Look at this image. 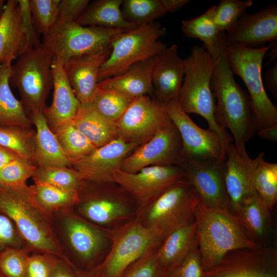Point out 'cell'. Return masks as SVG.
<instances>
[{
    "label": "cell",
    "mask_w": 277,
    "mask_h": 277,
    "mask_svg": "<svg viewBox=\"0 0 277 277\" xmlns=\"http://www.w3.org/2000/svg\"><path fill=\"white\" fill-rule=\"evenodd\" d=\"M20 157H21L15 152L0 145V169Z\"/></svg>",
    "instance_id": "db71d44e"
},
{
    "label": "cell",
    "mask_w": 277,
    "mask_h": 277,
    "mask_svg": "<svg viewBox=\"0 0 277 277\" xmlns=\"http://www.w3.org/2000/svg\"><path fill=\"white\" fill-rule=\"evenodd\" d=\"M196 237L205 271L217 265L229 252L261 247L246 234L228 209L209 207L200 202L194 214Z\"/></svg>",
    "instance_id": "277c9868"
},
{
    "label": "cell",
    "mask_w": 277,
    "mask_h": 277,
    "mask_svg": "<svg viewBox=\"0 0 277 277\" xmlns=\"http://www.w3.org/2000/svg\"><path fill=\"white\" fill-rule=\"evenodd\" d=\"M166 269V277H204L197 242L182 260Z\"/></svg>",
    "instance_id": "bcb514c9"
},
{
    "label": "cell",
    "mask_w": 277,
    "mask_h": 277,
    "mask_svg": "<svg viewBox=\"0 0 277 277\" xmlns=\"http://www.w3.org/2000/svg\"><path fill=\"white\" fill-rule=\"evenodd\" d=\"M215 6L204 13L182 22L181 29L188 37L196 38L203 42V46L214 60L218 56L224 32H219L214 21Z\"/></svg>",
    "instance_id": "1f68e13d"
},
{
    "label": "cell",
    "mask_w": 277,
    "mask_h": 277,
    "mask_svg": "<svg viewBox=\"0 0 277 277\" xmlns=\"http://www.w3.org/2000/svg\"><path fill=\"white\" fill-rule=\"evenodd\" d=\"M73 207L80 216L101 227L113 230L134 220L139 207L134 199L114 182L86 181L78 191Z\"/></svg>",
    "instance_id": "8992f818"
},
{
    "label": "cell",
    "mask_w": 277,
    "mask_h": 277,
    "mask_svg": "<svg viewBox=\"0 0 277 277\" xmlns=\"http://www.w3.org/2000/svg\"><path fill=\"white\" fill-rule=\"evenodd\" d=\"M225 159L206 161L183 159L180 166L198 194L200 202L214 209H229L224 183Z\"/></svg>",
    "instance_id": "ac0fdd59"
},
{
    "label": "cell",
    "mask_w": 277,
    "mask_h": 277,
    "mask_svg": "<svg viewBox=\"0 0 277 277\" xmlns=\"http://www.w3.org/2000/svg\"><path fill=\"white\" fill-rule=\"evenodd\" d=\"M11 63H0V125L31 128L30 119L10 87Z\"/></svg>",
    "instance_id": "4dcf8cb0"
},
{
    "label": "cell",
    "mask_w": 277,
    "mask_h": 277,
    "mask_svg": "<svg viewBox=\"0 0 277 277\" xmlns=\"http://www.w3.org/2000/svg\"><path fill=\"white\" fill-rule=\"evenodd\" d=\"M89 4V0H62L59 6V21L75 22Z\"/></svg>",
    "instance_id": "681fc988"
},
{
    "label": "cell",
    "mask_w": 277,
    "mask_h": 277,
    "mask_svg": "<svg viewBox=\"0 0 277 277\" xmlns=\"http://www.w3.org/2000/svg\"><path fill=\"white\" fill-rule=\"evenodd\" d=\"M76 273L77 277H94L90 271L76 269Z\"/></svg>",
    "instance_id": "9f6ffc18"
},
{
    "label": "cell",
    "mask_w": 277,
    "mask_h": 277,
    "mask_svg": "<svg viewBox=\"0 0 277 277\" xmlns=\"http://www.w3.org/2000/svg\"><path fill=\"white\" fill-rule=\"evenodd\" d=\"M184 61L185 74L177 101L187 114H196L206 120L208 129L217 134L226 150L233 138L215 118V101L211 87L214 60L203 46L195 45Z\"/></svg>",
    "instance_id": "5b68a950"
},
{
    "label": "cell",
    "mask_w": 277,
    "mask_h": 277,
    "mask_svg": "<svg viewBox=\"0 0 277 277\" xmlns=\"http://www.w3.org/2000/svg\"><path fill=\"white\" fill-rule=\"evenodd\" d=\"M172 123L178 130L182 142L180 155L189 161L225 159V151L217 134L197 126L184 112L177 100L163 105Z\"/></svg>",
    "instance_id": "4fadbf2b"
},
{
    "label": "cell",
    "mask_w": 277,
    "mask_h": 277,
    "mask_svg": "<svg viewBox=\"0 0 277 277\" xmlns=\"http://www.w3.org/2000/svg\"><path fill=\"white\" fill-rule=\"evenodd\" d=\"M27 246L14 223L0 212V253L8 248Z\"/></svg>",
    "instance_id": "c3c4849f"
},
{
    "label": "cell",
    "mask_w": 277,
    "mask_h": 277,
    "mask_svg": "<svg viewBox=\"0 0 277 277\" xmlns=\"http://www.w3.org/2000/svg\"><path fill=\"white\" fill-rule=\"evenodd\" d=\"M35 130L31 128L0 125V145L34 164Z\"/></svg>",
    "instance_id": "e575fe53"
},
{
    "label": "cell",
    "mask_w": 277,
    "mask_h": 277,
    "mask_svg": "<svg viewBox=\"0 0 277 277\" xmlns=\"http://www.w3.org/2000/svg\"><path fill=\"white\" fill-rule=\"evenodd\" d=\"M53 98L51 105L43 111L49 126L52 129L71 122L81 106L66 76L62 62L53 58Z\"/></svg>",
    "instance_id": "d4e9b609"
},
{
    "label": "cell",
    "mask_w": 277,
    "mask_h": 277,
    "mask_svg": "<svg viewBox=\"0 0 277 277\" xmlns=\"http://www.w3.org/2000/svg\"><path fill=\"white\" fill-rule=\"evenodd\" d=\"M37 167L23 158H19L0 169V187L16 188L27 185Z\"/></svg>",
    "instance_id": "ee69618b"
},
{
    "label": "cell",
    "mask_w": 277,
    "mask_h": 277,
    "mask_svg": "<svg viewBox=\"0 0 277 277\" xmlns=\"http://www.w3.org/2000/svg\"><path fill=\"white\" fill-rule=\"evenodd\" d=\"M170 122L162 104L143 95L134 100L115 122L117 137L140 145Z\"/></svg>",
    "instance_id": "5bb4252c"
},
{
    "label": "cell",
    "mask_w": 277,
    "mask_h": 277,
    "mask_svg": "<svg viewBox=\"0 0 277 277\" xmlns=\"http://www.w3.org/2000/svg\"><path fill=\"white\" fill-rule=\"evenodd\" d=\"M181 138L178 130L171 121L145 143L138 146L122 161L120 169L135 173L154 165H179L183 160L180 155Z\"/></svg>",
    "instance_id": "e0dca14e"
},
{
    "label": "cell",
    "mask_w": 277,
    "mask_h": 277,
    "mask_svg": "<svg viewBox=\"0 0 277 277\" xmlns=\"http://www.w3.org/2000/svg\"><path fill=\"white\" fill-rule=\"evenodd\" d=\"M223 32L220 52L214 60L211 87L215 99L218 125L229 130L233 143L240 151L257 131L255 116L248 93L236 82L229 66Z\"/></svg>",
    "instance_id": "6da1fadb"
},
{
    "label": "cell",
    "mask_w": 277,
    "mask_h": 277,
    "mask_svg": "<svg viewBox=\"0 0 277 277\" xmlns=\"http://www.w3.org/2000/svg\"><path fill=\"white\" fill-rule=\"evenodd\" d=\"M35 127L34 164L37 167H70L71 161L49 126L43 111L29 117Z\"/></svg>",
    "instance_id": "83f0119b"
},
{
    "label": "cell",
    "mask_w": 277,
    "mask_h": 277,
    "mask_svg": "<svg viewBox=\"0 0 277 277\" xmlns=\"http://www.w3.org/2000/svg\"><path fill=\"white\" fill-rule=\"evenodd\" d=\"M58 258L48 253H31L28 260L25 277H51Z\"/></svg>",
    "instance_id": "7dc6e473"
},
{
    "label": "cell",
    "mask_w": 277,
    "mask_h": 277,
    "mask_svg": "<svg viewBox=\"0 0 277 277\" xmlns=\"http://www.w3.org/2000/svg\"><path fill=\"white\" fill-rule=\"evenodd\" d=\"M271 211L255 191L233 214L247 236L258 246L275 245Z\"/></svg>",
    "instance_id": "cb8c5ba5"
},
{
    "label": "cell",
    "mask_w": 277,
    "mask_h": 277,
    "mask_svg": "<svg viewBox=\"0 0 277 277\" xmlns=\"http://www.w3.org/2000/svg\"><path fill=\"white\" fill-rule=\"evenodd\" d=\"M161 244L148 249L127 268L121 277H166V269L160 263L158 257Z\"/></svg>",
    "instance_id": "b9f144b4"
},
{
    "label": "cell",
    "mask_w": 277,
    "mask_h": 277,
    "mask_svg": "<svg viewBox=\"0 0 277 277\" xmlns=\"http://www.w3.org/2000/svg\"><path fill=\"white\" fill-rule=\"evenodd\" d=\"M5 5L6 4L5 1L0 0V19L3 14Z\"/></svg>",
    "instance_id": "6f0895ef"
},
{
    "label": "cell",
    "mask_w": 277,
    "mask_h": 277,
    "mask_svg": "<svg viewBox=\"0 0 277 277\" xmlns=\"http://www.w3.org/2000/svg\"><path fill=\"white\" fill-rule=\"evenodd\" d=\"M61 0H30L29 7L35 30L44 35L55 26L59 17Z\"/></svg>",
    "instance_id": "60d3db41"
},
{
    "label": "cell",
    "mask_w": 277,
    "mask_h": 277,
    "mask_svg": "<svg viewBox=\"0 0 277 277\" xmlns=\"http://www.w3.org/2000/svg\"><path fill=\"white\" fill-rule=\"evenodd\" d=\"M133 101L115 91L96 86L90 105L101 115L115 123Z\"/></svg>",
    "instance_id": "f35d334b"
},
{
    "label": "cell",
    "mask_w": 277,
    "mask_h": 277,
    "mask_svg": "<svg viewBox=\"0 0 277 277\" xmlns=\"http://www.w3.org/2000/svg\"><path fill=\"white\" fill-rule=\"evenodd\" d=\"M51 129L71 163L89 155L96 148L74 127L71 121Z\"/></svg>",
    "instance_id": "d590c367"
},
{
    "label": "cell",
    "mask_w": 277,
    "mask_h": 277,
    "mask_svg": "<svg viewBox=\"0 0 277 277\" xmlns=\"http://www.w3.org/2000/svg\"><path fill=\"white\" fill-rule=\"evenodd\" d=\"M125 31L58 20L53 28L44 35L41 46L63 64L70 58L108 49L114 37Z\"/></svg>",
    "instance_id": "8fae6325"
},
{
    "label": "cell",
    "mask_w": 277,
    "mask_h": 277,
    "mask_svg": "<svg viewBox=\"0 0 277 277\" xmlns=\"http://www.w3.org/2000/svg\"><path fill=\"white\" fill-rule=\"evenodd\" d=\"M227 47L257 48L277 43V3L243 14L225 33Z\"/></svg>",
    "instance_id": "d6986e66"
},
{
    "label": "cell",
    "mask_w": 277,
    "mask_h": 277,
    "mask_svg": "<svg viewBox=\"0 0 277 277\" xmlns=\"http://www.w3.org/2000/svg\"><path fill=\"white\" fill-rule=\"evenodd\" d=\"M174 44L157 56L152 72L153 93L163 105L177 100L185 74V61Z\"/></svg>",
    "instance_id": "7402d4cb"
},
{
    "label": "cell",
    "mask_w": 277,
    "mask_h": 277,
    "mask_svg": "<svg viewBox=\"0 0 277 277\" xmlns=\"http://www.w3.org/2000/svg\"><path fill=\"white\" fill-rule=\"evenodd\" d=\"M257 133L259 136L263 139L271 141H276L277 127L258 131Z\"/></svg>",
    "instance_id": "11a10c76"
},
{
    "label": "cell",
    "mask_w": 277,
    "mask_h": 277,
    "mask_svg": "<svg viewBox=\"0 0 277 277\" xmlns=\"http://www.w3.org/2000/svg\"><path fill=\"white\" fill-rule=\"evenodd\" d=\"M254 191L271 211L277 201V164L263 159L258 165L253 179Z\"/></svg>",
    "instance_id": "74e56055"
},
{
    "label": "cell",
    "mask_w": 277,
    "mask_h": 277,
    "mask_svg": "<svg viewBox=\"0 0 277 277\" xmlns=\"http://www.w3.org/2000/svg\"><path fill=\"white\" fill-rule=\"evenodd\" d=\"M138 146L116 137L96 148L89 155L73 162L70 167L80 173L86 181L113 182V176L120 169L123 160Z\"/></svg>",
    "instance_id": "44dd1931"
},
{
    "label": "cell",
    "mask_w": 277,
    "mask_h": 277,
    "mask_svg": "<svg viewBox=\"0 0 277 277\" xmlns=\"http://www.w3.org/2000/svg\"><path fill=\"white\" fill-rule=\"evenodd\" d=\"M51 216L64 259L76 269L86 271L103 261L111 246L112 230L88 221L73 208L58 211Z\"/></svg>",
    "instance_id": "7a4b0ae2"
},
{
    "label": "cell",
    "mask_w": 277,
    "mask_h": 277,
    "mask_svg": "<svg viewBox=\"0 0 277 277\" xmlns=\"http://www.w3.org/2000/svg\"><path fill=\"white\" fill-rule=\"evenodd\" d=\"M122 5L126 20L140 25L154 22L166 14L159 0H125Z\"/></svg>",
    "instance_id": "ab89813d"
},
{
    "label": "cell",
    "mask_w": 277,
    "mask_h": 277,
    "mask_svg": "<svg viewBox=\"0 0 277 277\" xmlns=\"http://www.w3.org/2000/svg\"><path fill=\"white\" fill-rule=\"evenodd\" d=\"M166 32L165 27L154 22L116 36L110 44V54L100 69L98 83L157 55L167 47L159 39Z\"/></svg>",
    "instance_id": "ba28073f"
},
{
    "label": "cell",
    "mask_w": 277,
    "mask_h": 277,
    "mask_svg": "<svg viewBox=\"0 0 277 277\" xmlns=\"http://www.w3.org/2000/svg\"><path fill=\"white\" fill-rule=\"evenodd\" d=\"M32 178L34 184L77 191L86 182L80 173L68 166L37 167Z\"/></svg>",
    "instance_id": "8d00e7d4"
},
{
    "label": "cell",
    "mask_w": 277,
    "mask_h": 277,
    "mask_svg": "<svg viewBox=\"0 0 277 277\" xmlns=\"http://www.w3.org/2000/svg\"><path fill=\"white\" fill-rule=\"evenodd\" d=\"M0 212L14 223L32 253H48L64 259L51 216L36 204L29 186L0 187Z\"/></svg>",
    "instance_id": "3957f363"
},
{
    "label": "cell",
    "mask_w": 277,
    "mask_h": 277,
    "mask_svg": "<svg viewBox=\"0 0 277 277\" xmlns=\"http://www.w3.org/2000/svg\"><path fill=\"white\" fill-rule=\"evenodd\" d=\"M27 36L18 0H8L0 19V63L10 62L27 49Z\"/></svg>",
    "instance_id": "484cf974"
},
{
    "label": "cell",
    "mask_w": 277,
    "mask_h": 277,
    "mask_svg": "<svg viewBox=\"0 0 277 277\" xmlns=\"http://www.w3.org/2000/svg\"><path fill=\"white\" fill-rule=\"evenodd\" d=\"M260 152L251 158L247 151H240L233 143L225 152L224 183L229 203V209L234 214L240 206L253 193V179L255 170L264 159Z\"/></svg>",
    "instance_id": "ffe728a7"
},
{
    "label": "cell",
    "mask_w": 277,
    "mask_h": 277,
    "mask_svg": "<svg viewBox=\"0 0 277 277\" xmlns=\"http://www.w3.org/2000/svg\"><path fill=\"white\" fill-rule=\"evenodd\" d=\"M159 1L166 13L177 11L190 2L189 0H159Z\"/></svg>",
    "instance_id": "f5cc1de1"
},
{
    "label": "cell",
    "mask_w": 277,
    "mask_h": 277,
    "mask_svg": "<svg viewBox=\"0 0 277 277\" xmlns=\"http://www.w3.org/2000/svg\"><path fill=\"white\" fill-rule=\"evenodd\" d=\"M162 242L156 230L145 227L135 218L112 230V244L108 254L99 265L89 271L94 277H121L148 249Z\"/></svg>",
    "instance_id": "7c38bea8"
},
{
    "label": "cell",
    "mask_w": 277,
    "mask_h": 277,
    "mask_svg": "<svg viewBox=\"0 0 277 277\" xmlns=\"http://www.w3.org/2000/svg\"><path fill=\"white\" fill-rule=\"evenodd\" d=\"M204 277H277V247L232 250L205 271Z\"/></svg>",
    "instance_id": "2e32d148"
},
{
    "label": "cell",
    "mask_w": 277,
    "mask_h": 277,
    "mask_svg": "<svg viewBox=\"0 0 277 277\" xmlns=\"http://www.w3.org/2000/svg\"><path fill=\"white\" fill-rule=\"evenodd\" d=\"M110 52V47L97 53L70 58L63 64L73 91L82 105L90 104L98 83L100 69Z\"/></svg>",
    "instance_id": "603a6c76"
},
{
    "label": "cell",
    "mask_w": 277,
    "mask_h": 277,
    "mask_svg": "<svg viewBox=\"0 0 277 277\" xmlns=\"http://www.w3.org/2000/svg\"><path fill=\"white\" fill-rule=\"evenodd\" d=\"M252 5L251 0H222L214 5V21L219 31H229Z\"/></svg>",
    "instance_id": "7bdbcfd3"
},
{
    "label": "cell",
    "mask_w": 277,
    "mask_h": 277,
    "mask_svg": "<svg viewBox=\"0 0 277 277\" xmlns=\"http://www.w3.org/2000/svg\"><path fill=\"white\" fill-rule=\"evenodd\" d=\"M197 242L194 220L176 229L160 245L158 257L160 263L167 268L182 260Z\"/></svg>",
    "instance_id": "d6a6232c"
},
{
    "label": "cell",
    "mask_w": 277,
    "mask_h": 277,
    "mask_svg": "<svg viewBox=\"0 0 277 277\" xmlns=\"http://www.w3.org/2000/svg\"><path fill=\"white\" fill-rule=\"evenodd\" d=\"M157 55L135 64L120 75L99 82L97 86L115 91L132 100L152 93V72Z\"/></svg>",
    "instance_id": "4316f807"
},
{
    "label": "cell",
    "mask_w": 277,
    "mask_h": 277,
    "mask_svg": "<svg viewBox=\"0 0 277 277\" xmlns=\"http://www.w3.org/2000/svg\"><path fill=\"white\" fill-rule=\"evenodd\" d=\"M71 122L96 148L117 137L116 123L101 115L90 104L81 105Z\"/></svg>",
    "instance_id": "f546056e"
},
{
    "label": "cell",
    "mask_w": 277,
    "mask_h": 277,
    "mask_svg": "<svg viewBox=\"0 0 277 277\" xmlns=\"http://www.w3.org/2000/svg\"><path fill=\"white\" fill-rule=\"evenodd\" d=\"M29 189L36 204L50 215L60 210L73 208L78 200L77 190L34 183L29 186Z\"/></svg>",
    "instance_id": "836d02e7"
},
{
    "label": "cell",
    "mask_w": 277,
    "mask_h": 277,
    "mask_svg": "<svg viewBox=\"0 0 277 277\" xmlns=\"http://www.w3.org/2000/svg\"><path fill=\"white\" fill-rule=\"evenodd\" d=\"M32 252L28 246L4 250L0 253V273L4 277H25Z\"/></svg>",
    "instance_id": "f6af8a7d"
},
{
    "label": "cell",
    "mask_w": 277,
    "mask_h": 277,
    "mask_svg": "<svg viewBox=\"0 0 277 277\" xmlns=\"http://www.w3.org/2000/svg\"><path fill=\"white\" fill-rule=\"evenodd\" d=\"M123 0H98L89 4L75 21L82 26H95L128 31L140 25L124 18L121 6Z\"/></svg>",
    "instance_id": "f1b7e54d"
},
{
    "label": "cell",
    "mask_w": 277,
    "mask_h": 277,
    "mask_svg": "<svg viewBox=\"0 0 277 277\" xmlns=\"http://www.w3.org/2000/svg\"><path fill=\"white\" fill-rule=\"evenodd\" d=\"M185 178L183 168L174 165L150 166L132 173L120 169L113 176V182L134 199L139 209Z\"/></svg>",
    "instance_id": "9a60e30c"
},
{
    "label": "cell",
    "mask_w": 277,
    "mask_h": 277,
    "mask_svg": "<svg viewBox=\"0 0 277 277\" xmlns=\"http://www.w3.org/2000/svg\"><path fill=\"white\" fill-rule=\"evenodd\" d=\"M200 202L198 194L185 178L140 208L136 218L145 227L156 230L163 242L173 231L194 220Z\"/></svg>",
    "instance_id": "52a82bcc"
},
{
    "label": "cell",
    "mask_w": 277,
    "mask_h": 277,
    "mask_svg": "<svg viewBox=\"0 0 277 277\" xmlns=\"http://www.w3.org/2000/svg\"><path fill=\"white\" fill-rule=\"evenodd\" d=\"M0 277H4V276H3V275L0 273Z\"/></svg>",
    "instance_id": "680465c9"
},
{
    "label": "cell",
    "mask_w": 277,
    "mask_h": 277,
    "mask_svg": "<svg viewBox=\"0 0 277 277\" xmlns=\"http://www.w3.org/2000/svg\"><path fill=\"white\" fill-rule=\"evenodd\" d=\"M273 45L257 48L226 47L232 73L242 78L248 89L255 116L256 132L277 127V108L267 94L262 77L263 58Z\"/></svg>",
    "instance_id": "30bf717a"
},
{
    "label": "cell",
    "mask_w": 277,
    "mask_h": 277,
    "mask_svg": "<svg viewBox=\"0 0 277 277\" xmlns=\"http://www.w3.org/2000/svg\"><path fill=\"white\" fill-rule=\"evenodd\" d=\"M51 277H77L76 269L66 260L58 258Z\"/></svg>",
    "instance_id": "f907efd6"
},
{
    "label": "cell",
    "mask_w": 277,
    "mask_h": 277,
    "mask_svg": "<svg viewBox=\"0 0 277 277\" xmlns=\"http://www.w3.org/2000/svg\"><path fill=\"white\" fill-rule=\"evenodd\" d=\"M53 54L41 45L25 51L12 66L9 84L17 89L29 117L47 107L46 101L53 87Z\"/></svg>",
    "instance_id": "9c48e42d"
},
{
    "label": "cell",
    "mask_w": 277,
    "mask_h": 277,
    "mask_svg": "<svg viewBox=\"0 0 277 277\" xmlns=\"http://www.w3.org/2000/svg\"><path fill=\"white\" fill-rule=\"evenodd\" d=\"M265 89L271 92L274 97L277 98V62L269 68L264 75Z\"/></svg>",
    "instance_id": "816d5d0a"
}]
</instances>
